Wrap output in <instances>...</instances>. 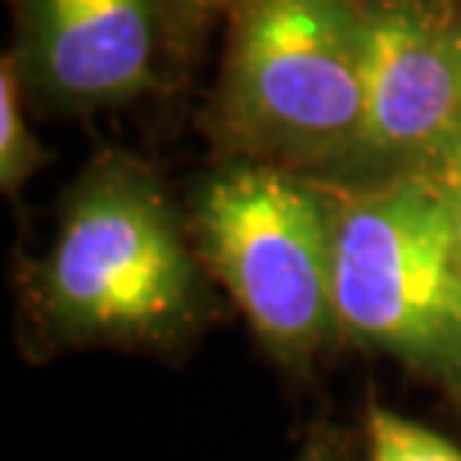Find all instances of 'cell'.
<instances>
[{
	"mask_svg": "<svg viewBox=\"0 0 461 461\" xmlns=\"http://www.w3.org/2000/svg\"><path fill=\"white\" fill-rule=\"evenodd\" d=\"M339 327L422 375L461 381V249L447 180L404 177L333 216Z\"/></svg>",
	"mask_w": 461,
	"mask_h": 461,
	"instance_id": "obj_1",
	"label": "cell"
},
{
	"mask_svg": "<svg viewBox=\"0 0 461 461\" xmlns=\"http://www.w3.org/2000/svg\"><path fill=\"white\" fill-rule=\"evenodd\" d=\"M204 252L273 354L300 363L336 330L333 216L279 171L213 180L198 204Z\"/></svg>",
	"mask_w": 461,
	"mask_h": 461,
	"instance_id": "obj_2",
	"label": "cell"
},
{
	"mask_svg": "<svg viewBox=\"0 0 461 461\" xmlns=\"http://www.w3.org/2000/svg\"><path fill=\"white\" fill-rule=\"evenodd\" d=\"M42 300L69 336L156 339L189 315L195 273L162 201L112 177L63 216L42 267Z\"/></svg>",
	"mask_w": 461,
	"mask_h": 461,
	"instance_id": "obj_3",
	"label": "cell"
},
{
	"mask_svg": "<svg viewBox=\"0 0 461 461\" xmlns=\"http://www.w3.org/2000/svg\"><path fill=\"white\" fill-rule=\"evenodd\" d=\"M240 112L303 150L359 144V9L348 0H252L234 51Z\"/></svg>",
	"mask_w": 461,
	"mask_h": 461,
	"instance_id": "obj_4",
	"label": "cell"
},
{
	"mask_svg": "<svg viewBox=\"0 0 461 461\" xmlns=\"http://www.w3.org/2000/svg\"><path fill=\"white\" fill-rule=\"evenodd\" d=\"M363 135L377 153H420L461 129L456 33L411 6L359 9Z\"/></svg>",
	"mask_w": 461,
	"mask_h": 461,
	"instance_id": "obj_5",
	"label": "cell"
},
{
	"mask_svg": "<svg viewBox=\"0 0 461 461\" xmlns=\"http://www.w3.org/2000/svg\"><path fill=\"white\" fill-rule=\"evenodd\" d=\"M27 36L42 85L69 103L129 96L150 76L147 0H27Z\"/></svg>",
	"mask_w": 461,
	"mask_h": 461,
	"instance_id": "obj_6",
	"label": "cell"
},
{
	"mask_svg": "<svg viewBox=\"0 0 461 461\" xmlns=\"http://www.w3.org/2000/svg\"><path fill=\"white\" fill-rule=\"evenodd\" d=\"M368 461H461V449L386 408L368 411Z\"/></svg>",
	"mask_w": 461,
	"mask_h": 461,
	"instance_id": "obj_7",
	"label": "cell"
},
{
	"mask_svg": "<svg viewBox=\"0 0 461 461\" xmlns=\"http://www.w3.org/2000/svg\"><path fill=\"white\" fill-rule=\"evenodd\" d=\"M33 165V144L24 132L22 108H18L15 72L4 63L0 72V180L13 192Z\"/></svg>",
	"mask_w": 461,
	"mask_h": 461,
	"instance_id": "obj_8",
	"label": "cell"
},
{
	"mask_svg": "<svg viewBox=\"0 0 461 461\" xmlns=\"http://www.w3.org/2000/svg\"><path fill=\"white\" fill-rule=\"evenodd\" d=\"M294 461H354L348 440L339 431H318Z\"/></svg>",
	"mask_w": 461,
	"mask_h": 461,
	"instance_id": "obj_9",
	"label": "cell"
},
{
	"mask_svg": "<svg viewBox=\"0 0 461 461\" xmlns=\"http://www.w3.org/2000/svg\"><path fill=\"white\" fill-rule=\"evenodd\" d=\"M447 153V174L449 177H461V129L453 135V141L444 147Z\"/></svg>",
	"mask_w": 461,
	"mask_h": 461,
	"instance_id": "obj_10",
	"label": "cell"
},
{
	"mask_svg": "<svg viewBox=\"0 0 461 461\" xmlns=\"http://www.w3.org/2000/svg\"><path fill=\"white\" fill-rule=\"evenodd\" d=\"M449 192H453V201H456V219H458V249H461V177H449L444 174Z\"/></svg>",
	"mask_w": 461,
	"mask_h": 461,
	"instance_id": "obj_11",
	"label": "cell"
},
{
	"mask_svg": "<svg viewBox=\"0 0 461 461\" xmlns=\"http://www.w3.org/2000/svg\"><path fill=\"white\" fill-rule=\"evenodd\" d=\"M192 6H198V9H216V6H225L230 4V0H189Z\"/></svg>",
	"mask_w": 461,
	"mask_h": 461,
	"instance_id": "obj_12",
	"label": "cell"
},
{
	"mask_svg": "<svg viewBox=\"0 0 461 461\" xmlns=\"http://www.w3.org/2000/svg\"><path fill=\"white\" fill-rule=\"evenodd\" d=\"M456 49H458V63H461V31L456 33Z\"/></svg>",
	"mask_w": 461,
	"mask_h": 461,
	"instance_id": "obj_13",
	"label": "cell"
}]
</instances>
